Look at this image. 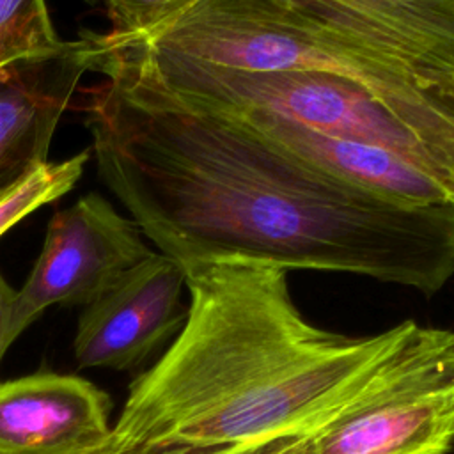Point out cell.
<instances>
[{"label":"cell","instance_id":"6da1fadb","mask_svg":"<svg viewBox=\"0 0 454 454\" xmlns=\"http://www.w3.org/2000/svg\"><path fill=\"white\" fill-rule=\"evenodd\" d=\"M94 39L92 71L106 80L82 108L98 172L161 254L181 266L353 273L426 296L454 277V202L346 183L234 117L181 103Z\"/></svg>","mask_w":454,"mask_h":454},{"label":"cell","instance_id":"7a4b0ae2","mask_svg":"<svg viewBox=\"0 0 454 454\" xmlns=\"http://www.w3.org/2000/svg\"><path fill=\"white\" fill-rule=\"evenodd\" d=\"M190 303L112 426L124 450L206 452L316 434L408 340V319L351 337L309 323L287 271L247 261L183 266Z\"/></svg>","mask_w":454,"mask_h":454},{"label":"cell","instance_id":"3957f363","mask_svg":"<svg viewBox=\"0 0 454 454\" xmlns=\"http://www.w3.org/2000/svg\"><path fill=\"white\" fill-rule=\"evenodd\" d=\"M110 34L158 57L351 80L427 147L454 192V76L419 66L316 0H193L153 30Z\"/></svg>","mask_w":454,"mask_h":454},{"label":"cell","instance_id":"277c9868","mask_svg":"<svg viewBox=\"0 0 454 454\" xmlns=\"http://www.w3.org/2000/svg\"><path fill=\"white\" fill-rule=\"evenodd\" d=\"M454 332L417 325L371 385L312 436L310 454H449Z\"/></svg>","mask_w":454,"mask_h":454},{"label":"cell","instance_id":"5b68a950","mask_svg":"<svg viewBox=\"0 0 454 454\" xmlns=\"http://www.w3.org/2000/svg\"><path fill=\"white\" fill-rule=\"evenodd\" d=\"M142 236L137 222L122 216L99 193L57 211L32 271L16 291L11 340L53 305L85 307L94 301L153 254Z\"/></svg>","mask_w":454,"mask_h":454},{"label":"cell","instance_id":"8992f818","mask_svg":"<svg viewBox=\"0 0 454 454\" xmlns=\"http://www.w3.org/2000/svg\"><path fill=\"white\" fill-rule=\"evenodd\" d=\"M186 275L179 262L153 252L122 273L78 317L73 353L80 367L128 371L177 333Z\"/></svg>","mask_w":454,"mask_h":454},{"label":"cell","instance_id":"52a82bcc","mask_svg":"<svg viewBox=\"0 0 454 454\" xmlns=\"http://www.w3.org/2000/svg\"><path fill=\"white\" fill-rule=\"evenodd\" d=\"M94 32L50 53L0 66V195L48 160L80 78L92 71Z\"/></svg>","mask_w":454,"mask_h":454},{"label":"cell","instance_id":"ba28073f","mask_svg":"<svg viewBox=\"0 0 454 454\" xmlns=\"http://www.w3.org/2000/svg\"><path fill=\"white\" fill-rule=\"evenodd\" d=\"M110 395L73 374L0 383V454H74L110 436Z\"/></svg>","mask_w":454,"mask_h":454},{"label":"cell","instance_id":"9c48e42d","mask_svg":"<svg viewBox=\"0 0 454 454\" xmlns=\"http://www.w3.org/2000/svg\"><path fill=\"white\" fill-rule=\"evenodd\" d=\"M213 112V110H207ZM317 168L362 188L410 204L452 202L449 190L403 156L369 144L312 131L262 110H222Z\"/></svg>","mask_w":454,"mask_h":454},{"label":"cell","instance_id":"30bf717a","mask_svg":"<svg viewBox=\"0 0 454 454\" xmlns=\"http://www.w3.org/2000/svg\"><path fill=\"white\" fill-rule=\"evenodd\" d=\"M422 67L454 76V23L408 0H316Z\"/></svg>","mask_w":454,"mask_h":454},{"label":"cell","instance_id":"8fae6325","mask_svg":"<svg viewBox=\"0 0 454 454\" xmlns=\"http://www.w3.org/2000/svg\"><path fill=\"white\" fill-rule=\"evenodd\" d=\"M90 153L82 151L62 161H46L0 195V236L32 211L71 192L82 177Z\"/></svg>","mask_w":454,"mask_h":454},{"label":"cell","instance_id":"7c38bea8","mask_svg":"<svg viewBox=\"0 0 454 454\" xmlns=\"http://www.w3.org/2000/svg\"><path fill=\"white\" fill-rule=\"evenodd\" d=\"M46 0H0V66L62 46Z\"/></svg>","mask_w":454,"mask_h":454},{"label":"cell","instance_id":"4fadbf2b","mask_svg":"<svg viewBox=\"0 0 454 454\" xmlns=\"http://www.w3.org/2000/svg\"><path fill=\"white\" fill-rule=\"evenodd\" d=\"M105 7L112 32L138 35L177 14L193 0H90Z\"/></svg>","mask_w":454,"mask_h":454},{"label":"cell","instance_id":"5bb4252c","mask_svg":"<svg viewBox=\"0 0 454 454\" xmlns=\"http://www.w3.org/2000/svg\"><path fill=\"white\" fill-rule=\"evenodd\" d=\"M14 298H16V291L11 287V284L5 280V277L0 271V362L5 355V351L12 344L11 319H12Z\"/></svg>","mask_w":454,"mask_h":454},{"label":"cell","instance_id":"9a60e30c","mask_svg":"<svg viewBox=\"0 0 454 454\" xmlns=\"http://www.w3.org/2000/svg\"><path fill=\"white\" fill-rule=\"evenodd\" d=\"M74 454H161V452L124 450V449H121V447L117 445V442L114 440V436H112V431H110V436H108L105 442H101V443H98V445H94V447H90V449H85V450L74 452Z\"/></svg>","mask_w":454,"mask_h":454},{"label":"cell","instance_id":"2e32d148","mask_svg":"<svg viewBox=\"0 0 454 454\" xmlns=\"http://www.w3.org/2000/svg\"><path fill=\"white\" fill-rule=\"evenodd\" d=\"M238 447H231V449H220V450H206V452H161V454H231L234 452Z\"/></svg>","mask_w":454,"mask_h":454}]
</instances>
